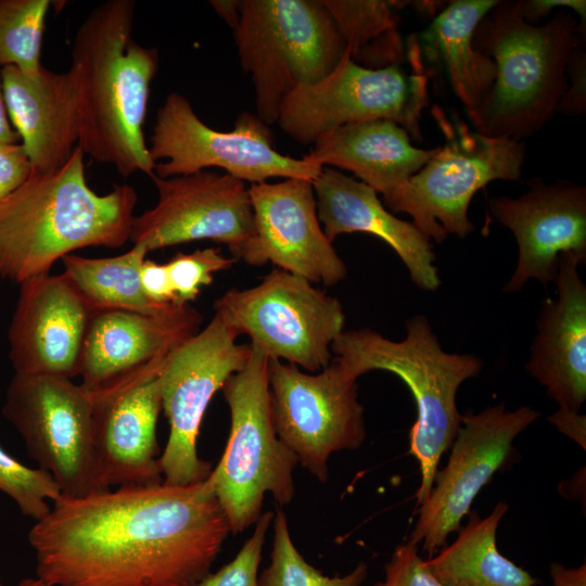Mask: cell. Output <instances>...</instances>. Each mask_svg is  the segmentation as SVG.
<instances>
[{"label":"cell","mask_w":586,"mask_h":586,"mask_svg":"<svg viewBox=\"0 0 586 586\" xmlns=\"http://www.w3.org/2000/svg\"><path fill=\"white\" fill-rule=\"evenodd\" d=\"M18 142V136L16 131L12 128L4 102L0 67V144H11Z\"/></svg>","instance_id":"43"},{"label":"cell","mask_w":586,"mask_h":586,"mask_svg":"<svg viewBox=\"0 0 586 586\" xmlns=\"http://www.w3.org/2000/svg\"><path fill=\"white\" fill-rule=\"evenodd\" d=\"M273 539L270 563L258 575V586H361L368 575L365 562L347 575L327 576L309 564L294 546L288 519L278 507L273 512Z\"/></svg>","instance_id":"31"},{"label":"cell","mask_w":586,"mask_h":586,"mask_svg":"<svg viewBox=\"0 0 586 586\" xmlns=\"http://www.w3.org/2000/svg\"><path fill=\"white\" fill-rule=\"evenodd\" d=\"M518 198L495 196L488 202L494 219L508 228L518 244L514 271L504 286L517 293L535 279L555 282L561 256L586 262V188L569 180L528 182Z\"/></svg>","instance_id":"17"},{"label":"cell","mask_w":586,"mask_h":586,"mask_svg":"<svg viewBox=\"0 0 586 586\" xmlns=\"http://www.w3.org/2000/svg\"><path fill=\"white\" fill-rule=\"evenodd\" d=\"M230 532L205 479L61 496L28 542L49 586H195Z\"/></svg>","instance_id":"1"},{"label":"cell","mask_w":586,"mask_h":586,"mask_svg":"<svg viewBox=\"0 0 586 586\" xmlns=\"http://www.w3.org/2000/svg\"><path fill=\"white\" fill-rule=\"evenodd\" d=\"M374 586H444L418 555V544L407 540L398 545L385 564L383 581Z\"/></svg>","instance_id":"35"},{"label":"cell","mask_w":586,"mask_h":586,"mask_svg":"<svg viewBox=\"0 0 586 586\" xmlns=\"http://www.w3.org/2000/svg\"><path fill=\"white\" fill-rule=\"evenodd\" d=\"M0 586H2V581H1V577H0Z\"/></svg>","instance_id":"45"},{"label":"cell","mask_w":586,"mask_h":586,"mask_svg":"<svg viewBox=\"0 0 586 586\" xmlns=\"http://www.w3.org/2000/svg\"><path fill=\"white\" fill-rule=\"evenodd\" d=\"M157 190L154 207L135 216L130 241L148 253L171 245L211 240L225 244L244 263L255 242L249 187L228 174L201 170L161 178L150 176Z\"/></svg>","instance_id":"15"},{"label":"cell","mask_w":586,"mask_h":586,"mask_svg":"<svg viewBox=\"0 0 586 586\" xmlns=\"http://www.w3.org/2000/svg\"><path fill=\"white\" fill-rule=\"evenodd\" d=\"M17 586H49L44 581L39 577H27L18 582Z\"/></svg>","instance_id":"44"},{"label":"cell","mask_w":586,"mask_h":586,"mask_svg":"<svg viewBox=\"0 0 586 586\" xmlns=\"http://www.w3.org/2000/svg\"><path fill=\"white\" fill-rule=\"evenodd\" d=\"M551 586H586V564L577 568H565L553 562L550 565Z\"/></svg>","instance_id":"41"},{"label":"cell","mask_w":586,"mask_h":586,"mask_svg":"<svg viewBox=\"0 0 586 586\" xmlns=\"http://www.w3.org/2000/svg\"><path fill=\"white\" fill-rule=\"evenodd\" d=\"M351 59L368 68L402 64L405 48L394 9L397 1L322 0Z\"/></svg>","instance_id":"29"},{"label":"cell","mask_w":586,"mask_h":586,"mask_svg":"<svg viewBox=\"0 0 586 586\" xmlns=\"http://www.w3.org/2000/svg\"><path fill=\"white\" fill-rule=\"evenodd\" d=\"M201 323L202 315L189 304L155 315L93 310L79 360L80 384L95 392L161 365Z\"/></svg>","instance_id":"21"},{"label":"cell","mask_w":586,"mask_h":586,"mask_svg":"<svg viewBox=\"0 0 586 586\" xmlns=\"http://www.w3.org/2000/svg\"><path fill=\"white\" fill-rule=\"evenodd\" d=\"M215 313L208 324L177 346L157 374L162 410L169 435L160 464L163 482L191 485L204 481L212 464L198 455V437L205 411L227 379L246 365L250 344Z\"/></svg>","instance_id":"13"},{"label":"cell","mask_w":586,"mask_h":586,"mask_svg":"<svg viewBox=\"0 0 586 586\" xmlns=\"http://www.w3.org/2000/svg\"><path fill=\"white\" fill-rule=\"evenodd\" d=\"M473 43L494 62L496 77L481 105L467 113L472 128L521 140L546 126L568 88L570 56L582 43L575 18L558 12L531 25L518 1H498L476 26Z\"/></svg>","instance_id":"4"},{"label":"cell","mask_w":586,"mask_h":586,"mask_svg":"<svg viewBox=\"0 0 586 586\" xmlns=\"http://www.w3.org/2000/svg\"><path fill=\"white\" fill-rule=\"evenodd\" d=\"M268 361L264 353L251 346L244 368L221 387L230 410V432L206 482L233 534L255 524L265 494H271L279 506L290 504L295 495L293 471L298 460L279 440L272 424Z\"/></svg>","instance_id":"7"},{"label":"cell","mask_w":586,"mask_h":586,"mask_svg":"<svg viewBox=\"0 0 586 586\" xmlns=\"http://www.w3.org/2000/svg\"><path fill=\"white\" fill-rule=\"evenodd\" d=\"M497 3L450 1L418 39L426 71L430 75L435 68L443 72L467 113L481 105L496 77L494 62L475 48L473 35L480 21Z\"/></svg>","instance_id":"26"},{"label":"cell","mask_w":586,"mask_h":586,"mask_svg":"<svg viewBox=\"0 0 586 586\" xmlns=\"http://www.w3.org/2000/svg\"><path fill=\"white\" fill-rule=\"evenodd\" d=\"M269 403L279 440L319 482L329 479L333 453L356 450L366 440L365 409L357 380L332 358L316 373L268 361Z\"/></svg>","instance_id":"14"},{"label":"cell","mask_w":586,"mask_h":586,"mask_svg":"<svg viewBox=\"0 0 586 586\" xmlns=\"http://www.w3.org/2000/svg\"><path fill=\"white\" fill-rule=\"evenodd\" d=\"M146 254L148 251L139 245L113 257L89 258L69 254L62 258L63 273L93 310L161 314L176 305L160 304L144 292L140 271Z\"/></svg>","instance_id":"28"},{"label":"cell","mask_w":586,"mask_h":586,"mask_svg":"<svg viewBox=\"0 0 586 586\" xmlns=\"http://www.w3.org/2000/svg\"><path fill=\"white\" fill-rule=\"evenodd\" d=\"M538 417L528 406L508 410L505 403L462 415L447 464L436 472L428 499L415 511L409 540L422 543L429 558L446 546L480 491L511 459L515 437Z\"/></svg>","instance_id":"16"},{"label":"cell","mask_w":586,"mask_h":586,"mask_svg":"<svg viewBox=\"0 0 586 586\" xmlns=\"http://www.w3.org/2000/svg\"><path fill=\"white\" fill-rule=\"evenodd\" d=\"M233 35L256 115L269 126L291 91L327 76L346 52L322 0H241Z\"/></svg>","instance_id":"8"},{"label":"cell","mask_w":586,"mask_h":586,"mask_svg":"<svg viewBox=\"0 0 586 586\" xmlns=\"http://www.w3.org/2000/svg\"><path fill=\"white\" fill-rule=\"evenodd\" d=\"M507 511L504 501L486 518L470 511L456 539L425 560L432 574L444 586H535L537 579L497 548L496 532Z\"/></svg>","instance_id":"27"},{"label":"cell","mask_w":586,"mask_h":586,"mask_svg":"<svg viewBox=\"0 0 586 586\" xmlns=\"http://www.w3.org/2000/svg\"><path fill=\"white\" fill-rule=\"evenodd\" d=\"M313 145L306 160L322 168L348 170L382 198L418 173L437 150L415 146L408 132L390 119L342 126Z\"/></svg>","instance_id":"25"},{"label":"cell","mask_w":586,"mask_h":586,"mask_svg":"<svg viewBox=\"0 0 586 586\" xmlns=\"http://www.w3.org/2000/svg\"><path fill=\"white\" fill-rule=\"evenodd\" d=\"M579 260L559 262L557 297L542 303L525 370L559 407L579 411L586 400V284Z\"/></svg>","instance_id":"22"},{"label":"cell","mask_w":586,"mask_h":586,"mask_svg":"<svg viewBox=\"0 0 586 586\" xmlns=\"http://www.w3.org/2000/svg\"><path fill=\"white\" fill-rule=\"evenodd\" d=\"M11 125L33 171L61 168L78 143L77 95L73 75L44 67L29 77L14 66L1 68Z\"/></svg>","instance_id":"24"},{"label":"cell","mask_w":586,"mask_h":586,"mask_svg":"<svg viewBox=\"0 0 586 586\" xmlns=\"http://www.w3.org/2000/svg\"><path fill=\"white\" fill-rule=\"evenodd\" d=\"M162 364L90 392L94 453L104 491L163 482L156 440L162 410L157 374Z\"/></svg>","instance_id":"19"},{"label":"cell","mask_w":586,"mask_h":586,"mask_svg":"<svg viewBox=\"0 0 586 586\" xmlns=\"http://www.w3.org/2000/svg\"><path fill=\"white\" fill-rule=\"evenodd\" d=\"M215 12L224 22L234 30L240 20L241 1L239 0H213L209 2Z\"/></svg>","instance_id":"42"},{"label":"cell","mask_w":586,"mask_h":586,"mask_svg":"<svg viewBox=\"0 0 586 586\" xmlns=\"http://www.w3.org/2000/svg\"><path fill=\"white\" fill-rule=\"evenodd\" d=\"M431 114L444 143L382 203L391 213L408 214L430 240L442 243L449 234L464 239L474 231L468 211L479 190L494 180L521 179L525 145L521 140L485 136L438 105Z\"/></svg>","instance_id":"6"},{"label":"cell","mask_w":586,"mask_h":586,"mask_svg":"<svg viewBox=\"0 0 586 586\" xmlns=\"http://www.w3.org/2000/svg\"><path fill=\"white\" fill-rule=\"evenodd\" d=\"M407 59L409 73L402 64L368 68L354 62L346 49L327 76L298 86L286 95L277 123L301 144H314L342 126L373 119L393 120L420 141V119L429 102L431 75L415 38L408 40Z\"/></svg>","instance_id":"9"},{"label":"cell","mask_w":586,"mask_h":586,"mask_svg":"<svg viewBox=\"0 0 586 586\" xmlns=\"http://www.w3.org/2000/svg\"><path fill=\"white\" fill-rule=\"evenodd\" d=\"M214 311L269 359L316 373L331 362L332 344L344 331L340 301L308 280L275 268L249 289H232Z\"/></svg>","instance_id":"10"},{"label":"cell","mask_w":586,"mask_h":586,"mask_svg":"<svg viewBox=\"0 0 586 586\" xmlns=\"http://www.w3.org/2000/svg\"><path fill=\"white\" fill-rule=\"evenodd\" d=\"M519 10L523 20L537 25L539 21L558 8L573 10L578 16V33L585 37L586 29V1L585 0H526L518 1Z\"/></svg>","instance_id":"38"},{"label":"cell","mask_w":586,"mask_h":586,"mask_svg":"<svg viewBox=\"0 0 586 586\" xmlns=\"http://www.w3.org/2000/svg\"><path fill=\"white\" fill-rule=\"evenodd\" d=\"M0 492L13 499L24 515L35 521L49 513L51 506L48 500L53 502L62 496L49 473L23 464L1 446Z\"/></svg>","instance_id":"32"},{"label":"cell","mask_w":586,"mask_h":586,"mask_svg":"<svg viewBox=\"0 0 586 586\" xmlns=\"http://www.w3.org/2000/svg\"><path fill=\"white\" fill-rule=\"evenodd\" d=\"M313 188L318 218L331 243L343 233L375 235L395 251L413 284L424 291L440 286L430 238L411 221L391 213L372 188L332 167L322 168Z\"/></svg>","instance_id":"23"},{"label":"cell","mask_w":586,"mask_h":586,"mask_svg":"<svg viewBox=\"0 0 586 586\" xmlns=\"http://www.w3.org/2000/svg\"><path fill=\"white\" fill-rule=\"evenodd\" d=\"M568 88L557 112L582 115L586 111V53L582 43L572 52L566 66Z\"/></svg>","instance_id":"36"},{"label":"cell","mask_w":586,"mask_h":586,"mask_svg":"<svg viewBox=\"0 0 586 586\" xmlns=\"http://www.w3.org/2000/svg\"><path fill=\"white\" fill-rule=\"evenodd\" d=\"M272 519V511L262 513L255 522L253 534L233 560L215 573L209 572L195 586H258V566Z\"/></svg>","instance_id":"34"},{"label":"cell","mask_w":586,"mask_h":586,"mask_svg":"<svg viewBox=\"0 0 586 586\" xmlns=\"http://www.w3.org/2000/svg\"><path fill=\"white\" fill-rule=\"evenodd\" d=\"M333 357L353 379L388 371L410 390L417 419L409 433V454L419 463L421 482L416 507L429 497L438 464L461 425L456 397L460 385L476 377L483 361L469 354L443 349L424 315L406 320L402 341L386 339L370 328L343 331L331 347Z\"/></svg>","instance_id":"5"},{"label":"cell","mask_w":586,"mask_h":586,"mask_svg":"<svg viewBox=\"0 0 586 586\" xmlns=\"http://www.w3.org/2000/svg\"><path fill=\"white\" fill-rule=\"evenodd\" d=\"M255 242L246 264L267 263L313 284L335 285L347 267L326 237L317 214L313 181L284 179L249 187Z\"/></svg>","instance_id":"18"},{"label":"cell","mask_w":586,"mask_h":586,"mask_svg":"<svg viewBox=\"0 0 586 586\" xmlns=\"http://www.w3.org/2000/svg\"><path fill=\"white\" fill-rule=\"evenodd\" d=\"M76 145L50 173L31 171L0 203V278L17 284L49 273L58 259L89 246L119 247L130 240L136 190L114 186L106 194L87 183Z\"/></svg>","instance_id":"3"},{"label":"cell","mask_w":586,"mask_h":586,"mask_svg":"<svg viewBox=\"0 0 586 586\" xmlns=\"http://www.w3.org/2000/svg\"><path fill=\"white\" fill-rule=\"evenodd\" d=\"M235 262L214 247L176 254L165 264L176 304L182 306L194 301L202 288L212 283L216 272L230 269Z\"/></svg>","instance_id":"33"},{"label":"cell","mask_w":586,"mask_h":586,"mask_svg":"<svg viewBox=\"0 0 586 586\" xmlns=\"http://www.w3.org/2000/svg\"><path fill=\"white\" fill-rule=\"evenodd\" d=\"M135 9L133 0L97 5L75 33L68 68L77 95V145L124 177L151 176L155 167L143 127L160 58L132 38Z\"/></svg>","instance_id":"2"},{"label":"cell","mask_w":586,"mask_h":586,"mask_svg":"<svg viewBox=\"0 0 586 586\" xmlns=\"http://www.w3.org/2000/svg\"><path fill=\"white\" fill-rule=\"evenodd\" d=\"M30 162L18 143L0 144V203L30 176Z\"/></svg>","instance_id":"37"},{"label":"cell","mask_w":586,"mask_h":586,"mask_svg":"<svg viewBox=\"0 0 586 586\" xmlns=\"http://www.w3.org/2000/svg\"><path fill=\"white\" fill-rule=\"evenodd\" d=\"M92 313L64 273H43L20 283L8 333L15 373L77 377Z\"/></svg>","instance_id":"20"},{"label":"cell","mask_w":586,"mask_h":586,"mask_svg":"<svg viewBox=\"0 0 586 586\" xmlns=\"http://www.w3.org/2000/svg\"><path fill=\"white\" fill-rule=\"evenodd\" d=\"M140 279L144 292L153 301L165 305H177L165 264L145 259L141 266Z\"/></svg>","instance_id":"39"},{"label":"cell","mask_w":586,"mask_h":586,"mask_svg":"<svg viewBox=\"0 0 586 586\" xmlns=\"http://www.w3.org/2000/svg\"><path fill=\"white\" fill-rule=\"evenodd\" d=\"M548 421L562 434L586 449V417L570 408L559 409L548 417Z\"/></svg>","instance_id":"40"},{"label":"cell","mask_w":586,"mask_h":586,"mask_svg":"<svg viewBox=\"0 0 586 586\" xmlns=\"http://www.w3.org/2000/svg\"><path fill=\"white\" fill-rule=\"evenodd\" d=\"M2 413L62 496L104 492L94 453L92 397L81 384L56 375L14 373Z\"/></svg>","instance_id":"12"},{"label":"cell","mask_w":586,"mask_h":586,"mask_svg":"<svg viewBox=\"0 0 586 586\" xmlns=\"http://www.w3.org/2000/svg\"><path fill=\"white\" fill-rule=\"evenodd\" d=\"M49 0H0V67L39 75Z\"/></svg>","instance_id":"30"},{"label":"cell","mask_w":586,"mask_h":586,"mask_svg":"<svg viewBox=\"0 0 586 586\" xmlns=\"http://www.w3.org/2000/svg\"><path fill=\"white\" fill-rule=\"evenodd\" d=\"M154 174L161 178L220 168L251 184L270 178L313 181L322 170L303 158L283 155L273 148L272 131L257 115L241 114L231 131L204 124L190 101L169 93L158 109L149 145Z\"/></svg>","instance_id":"11"}]
</instances>
